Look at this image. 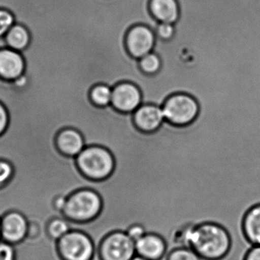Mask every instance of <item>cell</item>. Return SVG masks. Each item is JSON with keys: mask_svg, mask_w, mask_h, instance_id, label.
<instances>
[{"mask_svg": "<svg viewBox=\"0 0 260 260\" xmlns=\"http://www.w3.org/2000/svg\"><path fill=\"white\" fill-rule=\"evenodd\" d=\"M185 248L192 249L202 260H224L233 246L227 227L215 222H206L186 229L183 235Z\"/></svg>", "mask_w": 260, "mask_h": 260, "instance_id": "6da1fadb", "label": "cell"}, {"mask_svg": "<svg viewBox=\"0 0 260 260\" xmlns=\"http://www.w3.org/2000/svg\"><path fill=\"white\" fill-rule=\"evenodd\" d=\"M81 172L93 180H103L112 174L115 161L112 154L100 146L85 147L76 157Z\"/></svg>", "mask_w": 260, "mask_h": 260, "instance_id": "7a4b0ae2", "label": "cell"}, {"mask_svg": "<svg viewBox=\"0 0 260 260\" xmlns=\"http://www.w3.org/2000/svg\"><path fill=\"white\" fill-rule=\"evenodd\" d=\"M102 210L100 195L91 189H82L67 198L62 214L69 221L87 222L97 218Z\"/></svg>", "mask_w": 260, "mask_h": 260, "instance_id": "3957f363", "label": "cell"}, {"mask_svg": "<svg viewBox=\"0 0 260 260\" xmlns=\"http://www.w3.org/2000/svg\"><path fill=\"white\" fill-rule=\"evenodd\" d=\"M165 120L179 126L192 123L200 111L198 102L190 95L177 93L168 98L162 106Z\"/></svg>", "mask_w": 260, "mask_h": 260, "instance_id": "277c9868", "label": "cell"}, {"mask_svg": "<svg viewBox=\"0 0 260 260\" xmlns=\"http://www.w3.org/2000/svg\"><path fill=\"white\" fill-rule=\"evenodd\" d=\"M57 248L63 260H92L94 246L84 232L71 230L57 241Z\"/></svg>", "mask_w": 260, "mask_h": 260, "instance_id": "5b68a950", "label": "cell"}, {"mask_svg": "<svg viewBox=\"0 0 260 260\" xmlns=\"http://www.w3.org/2000/svg\"><path fill=\"white\" fill-rule=\"evenodd\" d=\"M136 254V243L125 232L110 234L101 245L102 260H132Z\"/></svg>", "mask_w": 260, "mask_h": 260, "instance_id": "8992f818", "label": "cell"}, {"mask_svg": "<svg viewBox=\"0 0 260 260\" xmlns=\"http://www.w3.org/2000/svg\"><path fill=\"white\" fill-rule=\"evenodd\" d=\"M29 221L21 212L11 211L1 218L2 241L12 245L24 242L27 238Z\"/></svg>", "mask_w": 260, "mask_h": 260, "instance_id": "52a82bcc", "label": "cell"}, {"mask_svg": "<svg viewBox=\"0 0 260 260\" xmlns=\"http://www.w3.org/2000/svg\"><path fill=\"white\" fill-rule=\"evenodd\" d=\"M155 42V32L144 24L133 26L126 35L128 51L139 60L153 51Z\"/></svg>", "mask_w": 260, "mask_h": 260, "instance_id": "ba28073f", "label": "cell"}, {"mask_svg": "<svg viewBox=\"0 0 260 260\" xmlns=\"http://www.w3.org/2000/svg\"><path fill=\"white\" fill-rule=\"evenodd\" d=\"M111 104L122 112H135L142 105V93L139 87L132 82H120L113 88Z\"/></svg>", "mask_w": 260, "mask_h": 260, "instance_id": "9c48e42d", "label": "cell"}, {"mask_svg": "<svg viewBox=\"0 0 260 260\" xmlns=\"http://www.w3.org/2000/svg\"><path fill=\"white\" fill-rule=\"evenodd\" d=\"M24 70L25 61L21 52L8 47L0 49V77L15 80L24 74Z\"/></svg>", "mask_w": 260, "mask_h": 260, "instance_id": "30bf717a", "label": "cell"}, {"mask_svg": "<svg viewBox=\"0 0 260 260\" xmlns=\"http://www.w3.org/2000/svg\"><path fill=\"white\" fill-rule=\"evenodd\" d=\"M136 126L144 132L157 131L165 121L162 107L153 104H142L134 112Z\"/></svg>", "mask_w": 260, "mask_h": 260, "instance_id": "8fae6325", "label": "cell"}, {"mask_svg": "<svg viewBox=\"0 0 260 260\" xmlns=\"http://www.w3.org/2000/svg\"><path fill=\"white\" fill-rule=\"evenodd\" d=\"M136 253L148 260H160L166 253L167 245L163 238L155 234H145L136 242Z\"/></svg>", "mask_w": 260, "mask_h": 260, "instance_id": "7c38bea8", "label": "cell"}, {"mask_svg": "<svg viewBox=\"0 0 260 260\" xmlns=\"http://www.w3.org/2000/svg\"><path fill=\"white\" fill-rule=\"evenodd\" d=\"M56 145L59 151L69 157H77L85 148L83 136L73 128L61 131L56 137Z\"/></svg>", "mask_w": 260, "mask_h": 260, "instance_id": "4fadbf2b", "label": "cell"}, {"mask_svg": "<svg viewBox=\"0 0 260 260\" xmlns=\"http://www.w3.org/2000/svg\"><path fill=\"white\" fill-rule=\"evenodd\" d=\"M243 235L252 246H260V203L251 206L241 222Z\"/></svg>", "mask_w": 260, "mask_h": 260, "instance_id": "5bb4252c", "label": "cell"}, {"mask_svg": "<svg viewBox=\"0 0 260 260\" xmlns=\"http://www.w3.org/2000/svg\"><path fill=\"white\" fill-rule=\"evenodd\" d=\"M150 11L159 22L175 24L180 16L177 0H151Z\"/></svg>", "mask_w": 260, "mask_h": 260, "instance_id": "9a60e30c", "label": "cell"}, {"mask_svg": "<svg viewBox=\"0 0 260 260\" xmlns=\"http://www.w3.org/2000/svg\"><path fill=\"white\" fill-rule=\"evenodd\" d=\"M4 38L8 47L21 52L30 44V35L25 26L15 23Z\"/></svg>", "mask_w": 260, "mask_h": 260, "instance_id": "2e32d148", "label": "cell"}, {"mask_svg": "<svg viewBox=\"0 0 260 260\" xmlns=\"http://www.w3.org/2000/svg\"><path fill=\"white\" fill-rule=\"evenodd\" d=\"M113 89L106 84H98L91 89L90 98L94 105L106 107L111 105L112 101Z\"/></svg>", "mask_w": 260, "mask_h": 260, "instance_id": "e0dca14e", "label": "cell"}, {"mask_svg": "<svg viewBox=\"0 0 260 260\" xmlns=\"http://www.w3.org/2000/svg\"><path fill=\"white\" fill-rule=\"evenodd\" d=\"M70 221L66 218H55L47 224L48 236L53 241H58L71 230Z\"/></svg>", "mask_w": 260, "mask_h": 260, "instance_id": "ac0fdd59", "label": "cell"}, {"mask_svg": "<svg viewBox=\"0 0 260 260\" xmlns=\"http://www.w3.org/2000/svg\"><path fill=\"white\" fill-rule=\"evenodd\" d=\"M141 70L148 75L158 73L161 68V60L154 52H151L139 60Z\"/></svg>", "mask_w": 260, "mask_h": 260, "instance_id": "d6986e66", "label": "cell"}, {"mask_svg": "<svg viewBox=\"0 0 260 260\" xmlns=\"http://www.w3.org/2000/svg\"><path fill=\"white\" fill-rule=\"evenodd\" d=\"M15 23V16L12 12L0 9V38H4Z\"/></svg>", "mask_w": 260, "mask_h": 260, "instance_id": "ffe728a7", "label": "cell"}, {"mask_svg": "<svg viewBox=\"0 0 260 260\" xmlns=\"http://www.w3.org/2000/svg\"><path fill=\"white\" fill-rule=\"evenodd\" d=\"M168 260H202L192 249L180 248L174 250L168 256Z\"/></svg>", "mask_w": 260, "mask_h": 260, "instance_id": "44dd1931", "label": "cell"}, {"mask_svg": "<svg viewBox=\"0 0 260 260\" xmlns=\"http://www.w3.org/2000/svg\"><path fill=\"white\" fill-rule=\"evenodd\" d=\"M14 168L7 160L0 159V189L5 187L12 180Z\"/></svg>", "mask_w": 260, "mask_h": 260, "instance_id": "7402d4cb", "label": "cell"}, {"mask_svg": "<svg viewBox=\"0 0 260 260\" xmlns=\"http://www.w3.org/2000/svg\"><path fill=\"white\" fill-rule=\"evenodd\" d=\"M155 35L164 41H169L175 34V26L172 23L159 22L156 27Z\"/></svg>", "mask_w": 260, "mask_h": 260, "instance_id": "603a6c76", "label": "cell"}, {"mask_svg": "<svg viewBox=\"0 0 260 260\" xmlns=\"http://www.w3.org/2000/svg\"><path fill=\"white\" fill-rule=\"evenodd\" d=\"M0 260H16L15 246L0 241Z\"/></svg>", "mask_w": 260, "mask_h": 260, "instance_id": "cb8c5ba5", "label": "cell"}, {"mask_svg": "<svg viewBox=\"0 0 260 260\" xmlns=\"http://www.w3.org/2000/svg\"><path fill=\"white\" fill-rule=\"evenodd\" d=\"M126 234H127L128 236L136 243V241L141 239V238L147 233L143 226L140 225V224H135V225H133L132 227H129Z\"/></svg>", "mask_w": 260, "mask_h": 260, "instance_id": "d4e9b609", "label": "cell"}, {"mask_svg": "<svg viewBox=\"0 0 260 260\" xmlns=\"http://www.w3.org/2000/svg\"><path fill=\"white\" fill-rule=\"evenodd\" d=\"M9 125V113L6 107L0 102V135L4 133Z\"/></svg>", "mask_w": 260, "mask_h": 260, "instance_id": "484cf974", "label": "cell"}, {"mask_svg": "<svg viewBox=\"0 0 260 260\" xmlns=\"http://www.w3.org/2000/svg\"><path fill=\"white\" fill-rule=\"evenodd\" d=\"M243 260H260V246H252Z\"/></svg>", "mask_w": 260, "mask_h": 260, "instance_id": "4316f807", "label": "cell"}, {"mask_svg": "<svg viewBox=\"0 0 260 260\" xmlns=\"http://www.w3.org/2000/svg\"><path fill=\"white\" fill-rule=\"evenodd\" d=\"M67 198L64 196H59L54 200L53 201V206L54 209L57 212L62 213L63 212L64 208H65L66 204H67Z\"/></svg>", "mask_w": 260, "mask_h": 260, "instance_id": "83f0119b", "label": "cell"}, {"mask_svg": "<svg viewBox=\"0 0 260 260\" xmlns=\"http://www.w3.org/2000/svg\"><path fill=\"white\" fill-rule=\"evenodd\" d=\"M132 260H148L147 259H145V258L142 257V256H139V255L136 254V256H134V258H133Z\"/></svg>", "mask_w": 260, "mask_h": 260, "instance_id": "f1b7e54d", "label": "cell"}, {"mask_svg": "<svg viewBox=\"0 0 260 260\" xmlns=\"http://www.w3.org/2000/svg\"><path fill=\"white\" fill-rule=\"evenodd\" d=\"M205 101H206V100H205ZM208 101H209V100H208ZM202 102H203V101H202ZM210 102H212V101H210ZM198 103H199V102H198ZM213 103H215V102H213ZM215 105H216V104H215ZM217 106H218V105H217ZM220 109H221V108H220ZM221 111H222V110H221ZM222 112H223V111H222ZM223 113H224V112H223ZM224 116H225V115H224ZM225 118H226V116H225ZM226 119H227V118H226ZM227 121H228V119H227ZM228 122H229V121H228ZM229 126H230V125H229ZM230 128H231V126H230ZM231 130H232V128H231ZM232 133H233V132H232ZM233 135H234V134H233ZM234 137H235V136H234ZM235 141H236V140H235ZM236 145H237V143H236ZM237 147H238V145H237ZM238 152H239V150H238ZM239 155H240V153H239ZM240 157H241V156H240ZM240 161H241V159H240Z\"/></svg>", "mask_w": 260, "mask_h": 260, "instance_id": "f546056e", "label": "cell"}, {"mask_svg": "<svg viewBox=\"0 0 260 260\" xmlns=\"http://www.w3.org/2000/svg\"><path fill=\"white\" fill-rule=\"evenodd\" d=\"M211 101H212V100H211ZM201 102H202V101H201ZM213 102H214V101H213ZM217 104H218V103H217ZM219 106H220V105H219ZM220 107H221V106H220ZM222 109H223V108H222ZM223 111H224V110H223ZM224 113H225V112H224ZM226 116H227V114H226ZM227 118H228V116H227ZM228 119H229V118H228ZM229 122H230V121H229ZM230 124H231V123H230ZM232 129H233V128H232ZM233 131H234V130H233ZM234 132H235V131H234ZM235 137H236V136H235ZM236 139H237V137H236ZM237 141H238V140H237ZM238 146H239V143H238ZM239 148H240V146H239ZM240 149H241V148H240ZM241 154H242V153H241ZM242 156H243V155H242Z\"/></svg>", "mask_w": 260, "mask_h": 260, "instance_id": "4dcf8cb0", "label": "cell"}, {"mask_svg": "<svg viewBox=\"0 0 260 260\" xmlns=\"http://www.w3.org/2000/svg\"><path fill=\"white\" fill-rule=\"evenodd\" d=\"M0 241H2L1 218H0Z\"/></svg>", "mask_w": 260, "mask_h": 260, "instance_id": "1f68e13d", "label": "cell"}, {"mask_svg": "<svg viewBox=\"0 0 260 260\" xmlns=\"http://www.w3.org/2000/svg\"><path fill=\"white\" fill-rule=\"evenodd\" d=\"M209 101H210V100H209ZM215 104H216V103H215ZM216 105H217V104H216ZM218 107H219V106H218ZM219 108H220V107H219ZM223 112H224V111H223ZM224 115H225V114H224ZM225 116H226V115H225ZM226 118H227V117H226ZM228 121H229V120H228ZM229 125H230V123H229ZM230 126H231V125H230ZM231 128H232V127H231ZM232 132H233V131H232ZM233 134H234V132H233ZM234 136H235V134H234ZM235 140H236V139H235ZM236 142H237V141H236ZM237 145H238V143H237ZM238 150H239V148H238ZM239 153H240V151H239ZM240 155H241V153H240Z\"/></svg>", "mask_w": 260, "mask_h": 260, "instance_id": "d6a6232c", "label": "cell"}, {"mask_svg": "<svg viewBox=\"0 0 260 260\" xmlns=\"http://www.w3.org/2000/svg\"><path fill=\"white\" fill-rule=\"evenodd\" d=\"M216 103H217V102H216ZM223 110H224V109H223ZM224 112H225V111H224ZM225 114H226V113H225ZM227 116H228V115H227ZM228 118H229V117H228ZM229 121H230V120H229ZM230 123H231V122H230ZM231 125H232V124H231ZM232 128H233V127H232ZM233 130H234V129H233ZM235 136H236V134H235ZM237 140H238V139H237ZM239 146H240V145H239ZM240 148H241V147H240ZM241 152H242V151H241ZM242 154H243V153H242ZM243 157H244V156H243Z\"/></svg>", "mask_w": 260, "mask_h": 260, "instance_id": "836d02e7", "label": "cell"}]
</instances>
